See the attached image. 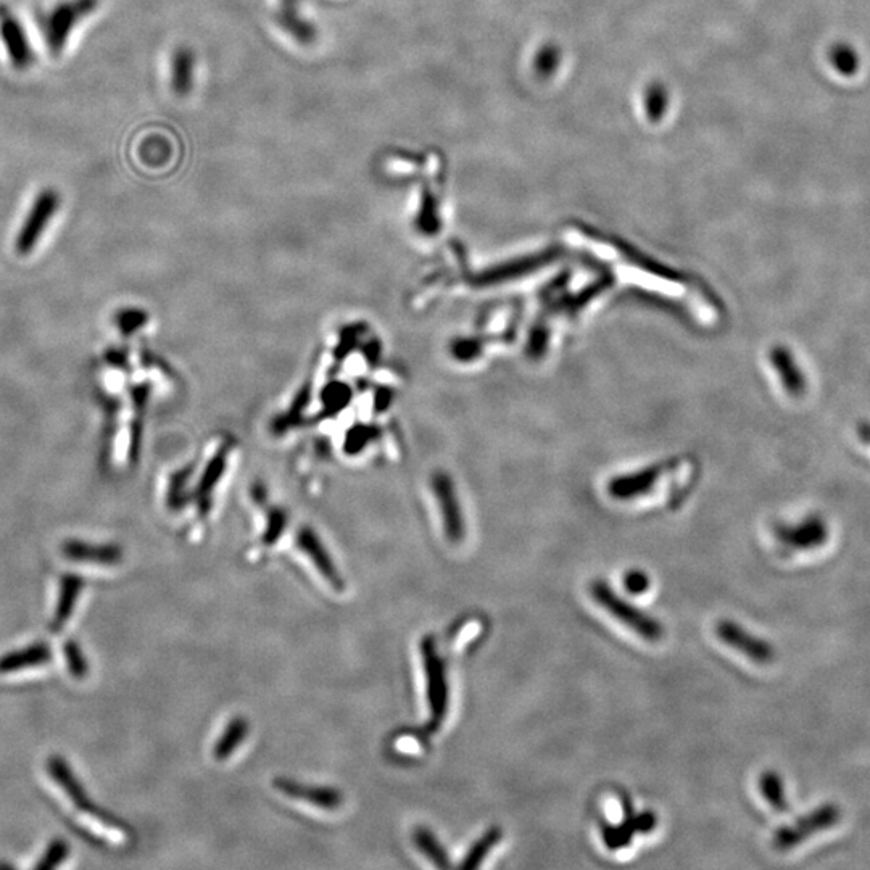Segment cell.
<instances>
[{"instance_id":"obj_26","label":"cell","mask_w":870,"mask_h":870,"mask_svg":"<svg viewBox=\"0 0 870 870\" xmlns=\"http://www.w3.org/2000/svg\"><path fill=\"white\" fill-rule=\"evenodd\" d=\"M624 587L632 595H642V593L648 592V589H650V577L643 571H637V569L626 572Z\"/></svg>"},{"instance_id":"obj_19","label":"cell","mask_w":870,"mask_h":870,"mask_svg":"<svg viewBox=\"0 0 870 870\" xmlns=\"http://www.w3.org/2000/svg\"><path fill=\"white\" fill-rule=\"evenodd\" d=\"M502 830L498 827H492L482 835L479 840L469 848L468 853L464 856L463 862L460 864V869L473 870L481 867L482 862L489 856L490 851L498 845V841L502 840Z\"/></svg>"},{"instance_id":"obj_25","label":"cell","mask_w":870,"mask_h":870,"mask_svg":"<svg viewBox=\"0 0 870 870\" xmlns=\"http://www.w3.org/2000/svg\"><path fill=\"white\" fill-rule=\"evenodd\" d=\"M284 529H286V514L282 513V511H273L270 514V519H268V527H266L265 535H263V542L266 545H273V543L278 542Z\"/></svg>"},{"instance_id":"obj_18","label":"cell","mask_w":870,"mask_h":870,"mask_svg":"<svg viewBox=\"0 0 870 870\" xmlns=\"http://www.w3.org/2000/svg\"><path fill=\"white\" fill-rule=\"evenodd\" d=\"M247 735H249V722L245 721L244 717L232 719L213 748V756H215L216 761H226V759L231 758L234 751L247 738Z\"/></svg>"},{"instance_id":"obj_3","label":"cell","mask_w":870,"mask_h":870,"mask_svg":"<svg viewBox=\"0 0 870 870\" xmlns=\"http://www.w3.org/2000/svg\"><path fill=\"white\" fill-rule=\"evenodd\" d=\"M97 7L99 0H65L55 5L44 20V38L50 54H62L76 26L96 12Z\"/></svg>"},{"instance_id":"obj_7","label":"cell","mask_w":870,"mask_h":870,"mask_svg":"<svg viewBox=\"0 0 870 870\" xmlns=\"http://www.w3.org/2000/svg\"><path fill=\"white\" fill-rule=\"evenodd\" d=\"M0 39L12 67L26 70L33 65L34 52L28 34L21 21L5 5H0Z\"/></svg>"},{"instance_id":"obj_23","label":"cell","mask_w":870,"mask_h":870,"mask_svg":"<svg viewBox=\"0 0 870 870\" xmlns=\"http://www.w3.org/2000/svg\"><path fill=\"white\" fill-rule=\"evenodd\" d=\"M68 854H70V845H68L67 841L57 840L50 841V845L47 846L46 853L42 854L41 861L34 866L36 870H52L55 867L60 866L65 859L68 858Z\"/></svg>"},{"instance_id":"obj_10","label":"cell","mask_w":870,"mask_h":870,"mask_svg":"<svg viewBox=\"0 0 870 870\" xmlns=\"http://www.w3.org/2000/svg\"><path fill=\"white\" fill-rule=\"evenodd\" d=\"M297 543H299L300 550L310 558L311 563L315 564L321 577L331 585L332 589L342 592L345 589L344 579L340 576L339 569L332 561L331 555L319 540L316 532L310 527H303L297 535Z\"/></svg>"},{"instance_id":"obj_5","label":"cell","mask_w":870,"mask_h":870,"mask_svg":"<svg viewBox=\"0 0 870 870\" xmlns=\"http://www.w3.org/2000/svg\"><path fill=\"white\" fill-rule=\"evenodd\" d=\"M58 208H60V195L55 189H44L39 192L26 216L25 223L18 232L15 247L20 255H29L33 252L34 247L44 236L50 221L58 212Z\"/></svg>"},{"instance_id":"obj_4","label":"cell","mask_w":870,"mask_h":870,"mask_svg":"<svg viewBox=\"0 0 870 870\" xmlns=\"http://www.w3.org/2000/svg\"><path fill=\"white\" fill-rule=\"evenodd\" d=\"M47 772H49L50 777L55 780L58 787L62 788L63 792L67 793L71 803L75 804V808L78 809V811L86 812V814H91V816L97 817L99 821L104 822L108 827L126 829L125 822L120 821L118 817L113 816L112 812L99 808V806H97V804L87 796L83 783L76 779L75 774L71 771L70 764H68L65 759L60 758V756H50V758L47 759Z\"/></svg>"},{"instance_id":"obj_2","label":"cell","mask_w":870,"mask_h":870,"mask_svg":"<svg viewBox=\"0 0 870 870\" xmlns=\"http://www.w3.org/2000/svg\"><path fill=\"white\" fill-rule=\"evenodd\" d=\"M421 656H423L424 671L427 679V701L431 719L427 729L431 732L440 729L448 711V680L445 661L437 650L432 635H427L421 642Z\"/></svg>"},{"instance_id":"obj_8","label":"cell","mask_w":870,"mask_h":870,"mask_svg":"<svg viewBox=\"0 0 870 870\" xmlns=\"http://www.w3.org/2000/svg\"><path fill=\"white\" fill-rule=\"evenodd\" d=\"M432 490L442 511L447 539L453 543L460 542L464 537V522L453 482L445 474H435L432 477Z\"/></svg>"},{"instance_id":"obj_16","label":"cell","mask_w":870,"mask_h":870,"mask_svg":"<svg viewBox=\"0 0 870 870\" xmlns=\"http://www.w3.org/2000/svg\"><path fill=\"white\" fill-rule=\"evenodd\" d=\"M197 58L189 47H179L171 60V89L179 97H186L192 91L195 81Z\"/></svg>"},{"instance_id":"obj_6","label":"cell","mask_w":870,"mask_h":870,"mask_svg":"<svg viewBox=\"0 0 870 870\" xmlns=\"http://www.w3.org/2000/svg\"><path fill=\"white\" fill-rule=\"evenodd\" d=\"M626 819L619 825H601V837L605 841L606 848L611 851L622 850L634 840L635 833H650L658 824V817L653 811H643L635 814L630 801L624 800Z\"/></svg>"},{"instance_id":"obj_21","label":"cell","mask_w":870,"mask_h":870,"mask_svg":"<svg viewBox=\"0 0 870 870\" xmlns=\"http://www.w3.org/2000/svg\"><path fill=\"white\" fill-rule=\"evenodd\" d=\"M63 656L67 658L68 671L73 679L83 680L89 674V664L84 656L83 648L76 640H68L63 645Z\"/></svg>"},{"instance_id":"obj_11","label":"cell","mask_w":870,"mask_h":870,"mask_svg":"<svg viewBox=\"0 0 870 870\" xmlns=\"http://www.w3.org/2000/svg\"><path fill=\"white\" fill-rule=\"evenodd\" d=\"M274 787L278 788L282 795L313 804L316 808L326 811H336L344 803V796L332 787H318V785H303L290 779L274 780Z\"/></svg>"},{"instance_id":"obj_27","label":"cell","mask_w":870,"mask_h":870,"mask_svg":"<svg viewBox=\"0 0 870 870\" xmlns=\"http://www.w3.org/2000/svg\"><path fill=\"white\" fill-rule=\"evenodd\" d=\"M144 316V313L136 310H126L125 313H121L120 318H118L121 331L125 332V334H131V332L136 331L141 324H144Z\"/></svg>"},{"instance_id":"obj_12","label":"cell","mask_w":870,"mask_h":870,"mask_svg":"<svg viewBox=\"0 0 870 870\" xmlns=\"http://www.w3.org/2000/svg\"><path fill=\"white\" fill-rule=\"evenodd\" d=\"M276 21L287 36L302 46H310L318 38L316 26L303 15L302 0H278Z\"/></svg>"},{"instance_id":"obj_17","label":"cell","mask_w":870,"mask_h":870,"mask_svg":"<svg viewBox=\"0 0 870 870\" xmlns=\"http://www.w3.org/2000/svg\"><path fill=\"white\" fill-rule=\"evenodd\" d=\"M827 812L829 811L821 809V811L814 812L809 817H804L803 821L798 822L793 827H785V829L779 830L777 837H775V845L782 848V850H788V848L795 846L796 843H800L801 840L808 837L809 833L827 825V822H829L827 819H830L827 816Z\"/></svg>"},{"instance_id":"obj_1","label":"cell","mask_w":870,"mask_h":870,"mask_svg":"<svg viewBox=\"0 0 870 870\" xmlns=\"http://www.w3.org/2000/svg\"><path fill=\"white\" fill-rule=\"evenodd\" d=\"M590 595L613 618L618 619L622 624H626L629 629L634 630L635 634L640 635L645 640L658 642L659 638L663 637L664 630L661 622L656 621L655 618H651L650 614L645 613L642 609L619 597L618 593L614 592L609 587V584H606L603 580H597V582H593L590 585Z\"/></svg>"},{"instance_id":"obj_13","label":"cell","mask_w":870,"mask_h":870,"mask_svg":"<svg viewBox=\"0 0 870 870\" xmlns=\"http://www.w3.org/2000/svg\"><path fill=\"white\" fill-rule=\"evenodd\" d=\"M63 555L79 563L115 566L123 560V548L115 543H89L83 540H67L62 545Z\"/></svg>"},{"instance_id":"obj_15","label":"cell","mask_w":870,"mask_h":870,"mask_svg":"<svg viewBox=\"0 0 870 870\" xmlns=\"http://www.w3.org/2000/svg\"><path fill=\"white\" fill-rule=\"evenodd\" d=\"M54 658L52 650L46 642L33 643L23 650L12 651L0 658V674L29 669V667L44 666Z\"/></svg>"},{"instance_id":"obj_9","label":"cell","mask_w":870,"mask_h":870,"mask_svg":"<svg viewBox=\"0 0 870 870\" xmlns=\"http://www.w3.org/2000/svg\"><path fill=\"white\" fill-rule=\"evenodd\" d=\"M716 634L725 645L740 651L756 663H769L774 658V651L769 643L746 632L743 627L738 626L737 622H719L716 626Z\"/></svg>"},{"instance_id":"obj_22","label":"cell","mask_w":870,"mask_h":870,"mask_svg":"<svg viewBox=\"0 0 870 870\" xmlns=\"http://www.w3.org/2000/svg\"><path fill=\"white\" fill-rule=\"evenodd\" d=\"M759 787H761L764 798L769 801L772 808L777 809V811H783V809L787 808V800H785L782 780H780L779 775L774 774V772H766L761 777Z\"/></svg>"},{"instance_id":"obj_14","label":"cell","mask_w":870,"mask_h":870,"mask_svg":"<svg viewBox=\"0 0 870 870\" xmlns=\"http://www.w3.org/2000/svg\"><path fill=\"white\" fill-rule=\"evenodd\" d=\"M84 580L76 574H65L60 579V593H58L57 608H55V616L49 624L50 632L58 634L70 621L73 609H75L76 601L79 595L83 592Z\"/></svg>"},{"instance_id":"obj_20","label":"cell","mask_w":870,"mask_h":870,"mask_svg":"<svg viewBox=\"0 0 870 870\" xmlns=\"http://www.w3.org/2000/svg\"><path fill=\"white\" fill-rule=\"evenodd\" d=\"M415 845L421 853L426 856L429 861L434 862L435 866L448 869L450 867V859H448L447 851L444 846L435 838L434 833L424 827H418L415 830Z\"/></svg>"},{"instance_id":"obj_24","label":"cell","mask_w":870,"mask_h":870,"mask_svg":"<svg viewBox=\"0 0 870 870\" xmlns=\"http://www.w3.org/2000/svg\"><path fill=\"white\" fill-rule=\"evenodd\" d=\"M833 63L840 73L851 75L858 68V57L848 47H837L832 54Z\"/></svg>"}]
</instances>
